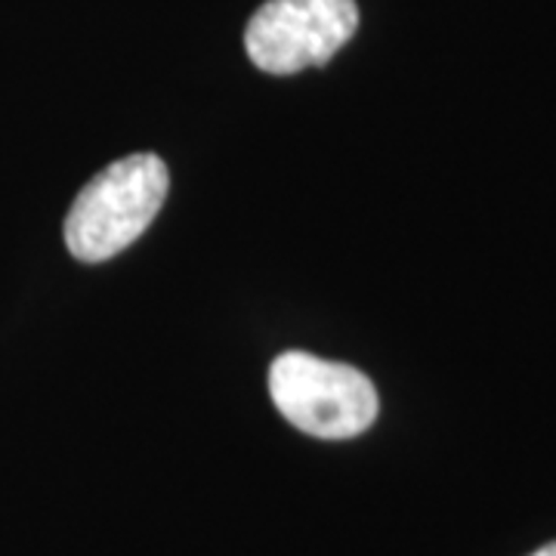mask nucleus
Here are the masks:
<instances>
[{
  "label": "nucleus",
  "mask_w": 556,
  "mask_h": 556,
  "mask_svg": "<svg viewBox=\"0 0 556 556\" xmlns=\"http://www.w3.org/2000/svg\"><path fill=\"white\" fill-rule=\"evenodd\" d=\"M269 396L291 427L316 439L358 437L380 412L378 390L368 375L300 350L281 353L269 365Z\"/></svg>",
  "instance_id": "2"
},
{
  "label": "nucleus",
  "mask_w": 556,
  "mask_h": 556,
  "mask_svg": "<svg viewBox=\"0 0 556 556\" xmlns=\"http://www.w3.org/2000/svg\"><path fill=\"white\" fill-rule=\"evenodd\" d=\"M170 174L159 155L139 152L90 179L65 217V244L80 263H102L130 248L159 217Z\"/></svg>",
  "instance_id": "1"
},
{
  "label": "nucleus",
  "mask_w": 556,
  "mask_h": 556,
  "mask_svg": "<svg viewBox=\"0 0 556 556\" xmlns=\"http://www.w3.org/2000/svg\"><path fill=\"white\" fill-rule=\"evenodd\" d=\"M532 556H556V541L554 544H544V547H541V551H535Z\"/></svg>",
  "instance_id": "4"
},
{
  "label": "nucleus",
  "mask_w": 556,
  "mask_h": 556,
  "mask_svg": "<svg viewBox=\"0 0 556 556\" xmlns=\"http://www.w3.org/2000/svg\"><path fill=\"white\" fill-rule=\"evenodd\" d=\"M356 28V0H269L248 22L244 50L260 72L298 75L325 65Z\"/></svg>",
  "instance_id": "3"
}]
</instances>
